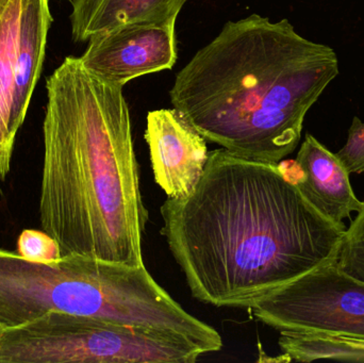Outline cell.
<instances>
[{"mask_svg":"<svg viewBox=\"0 0 364 363\" xmlns=\"http://www.w3.org/2000/svg\"><path fill=\"white\" fill-rule=\"evenodd\" d=\"M70 1H72V0H70Z\"/></svg>","mask_w":364,"mask_h":363,"instance_id":"9a60e30c","label":"cell"},{"mask_svg":"<svg viewBox=\"0 0 364 363\" xmlns=\"http://www.w3.org/2000/svg\"><path fill=\"white\" fill-rule=\"evenodd\" d=\"M162 234L191 293L248 308L273 290L337 262L344 224L320 212L279 163L208 153L188 195L166 198Z\"/></svg>","mask_w":364,"mask_h":363,"instance_id":"6da1fadb","label":"cell"},{"mask_svg":"<svg viewBox=\"0 0 364 363\" xmlns=\"http://www.w3.org/2000/svg\"><path fill=\"white\" fill-rule=\"evenodd\" d=\"M145 140L157 185L168 198L188 195L205 170L207 140L175 108L147 114Z\"/></svg>","mask_w":364,"mask_h":363,"instance_id":"ba28073f","label":"cell"},{"mask_svg":"<svg viewBox=\"0 0 364 363\" xmlns=\"http://www.w3.org/2000/svg\"><path fill=\"white\" fill-rule=\"evenodd\" d=\"M123 87L76 57L47 78L38 212L62 256L141 266L149 215Z\"/></svg>","mask_w":364,"mask_h":363,"instance_id":"7a4b0ae2","label":"cell"},{"mask_svg":"<svg viewBox=\"0 0 364 363\" xmlns=\"http://www.w3.org/2000/svg\"><path fill=\"white\" fill-rule=\"evenodd\" d=\"M201 355L173 332L59 311L0 327V363H194Z\"/></svg>","mask_w":364,"mask_h":363,"instance_id":"277c9868","label":"cell"},{"mask_svg":"<svg viewBox=\"0 0 364 363\" xmlns=\"http://www.w3.org/2000/svg\"><path fill=\"white\" fill-rule=\"evenodd\" d=\"M292 166L279 163L284 174L294 181L306 198L325 217L344 224L358 212L363 202L357 198L350 173L337 153H331L312 134H306Z\"/></svg>","mask_w":364,"mask_h":363,"instance_id":"9c48e42d","label":"cell"},{"mask_svg":"<svg viewBox=\"0 0 364 363\" xmlns=\"http://www.w3.org/2000/svg\"><path fill=\"white\" fill-rule=\"evenodd\" d=\"M250 309L280 334L323 332L364 338V283L340 270L337 262L273 290Z\"/></svg>","mask_w":364,"mask_h":363,"instance_id":"5b68a950","label":"cell"},{"mask_svg":"<svg viewBox=\"0 0 364 363\" xmlns=\"http://www.w3.org/2000/svg\"><path fill=\"white\" fill-rule=\"evenodd\" d=\"M331 47L289 19L252 14L225 23L176 75L171 102L210 142L279 163L296 149L306 114L339 75Z\"/></svg>","mask_w":364,"mask_h":363,"instance_id":"3957f363","label":"cell"},{"mask_svg":"<svg viewBox=\"0 0 364 363\" xmlns=\"http://www.w3.org/2000/svg\"><path fill=\"white\" fill-rule=\"evenodd\" d=\"M82 65L100 80L124 87L144 75L174 67L176 23L126 25L90 38Z\"/></svg>","mask_w":364,"mask_h":363,"instance_id":"52a82bcc","label":"cell"},{"mask_svg":"<svg viewBox=\"0 0 364 363\" xmlns=\"http://www.w3.org/2000/svg\"><path fill=\"white\" fill-rule=\"evenodd\" d=\"M188 0H72V36L87 42L102 32L136 23H176Z\"/></svg>","mask_w":364,"mask_h":363,"instance_id":"30bf717a","label":"cell"},{"mask_svg":"<svg viewBox=\"0 0 364 363\" xmlns=\"http://www.w3.org/2000/svg\"><path fill=\"white\" fill-rule=\"evenodd\" d=\"M350 174L364 173V123L355 117L346 145L337 153Z\"/></svg>","mask_w":364,"mask_h":363,"instance_id":"5bb4252c","label":"cell"},{"mask_svg":"<svg viewBox=\"0 0 364 363\" xmlns=\"http://www.w3.org/2000/svg\"><path fill=\"white\" fill-rule=\"evenodd\" d=\"M53 23L49 0H0V181L42 72Z\"/></svg>","mask_w":364,"mask_h":363,"instance_id":"8992f818","label":"cell"},{"mask_svg":"<svg viewBox=\"0 0 364 363\" xmlns=\"http://www.w3.org/2000/svg\"><path fill=\"white\" fill-rule=\"evenodd\" d=\"M284 355L299 362L331 359L364 362V338L346 335L282 332L278 341Z\"/></svg>","mask_w":364,"mask_h":363,"instance_id":"8fae6325","label":"cell"},{"mask_svg":"<svg viewBox=\"0 0 364 363\" xmlns=\"http://www.w3.org/2000/svg\"><path fill=\"white\" fill-rule=\"evenodd\" d=\"M16 253L29 261L50 262L61 257L57 241L44 230L26 229L19 234Z\"/></svg>","mask_w":364,"mask_h":363,"instance_id":"4fadbf2b","label":"cell"},{"mask_svg":"<svg viewBox=\"0 0 364 363\" xmlns=\"http://www.w3.org/2000/svg\"><path fill=\"white\" fill-rule=\"evenodd\" d=\"M337 266L353 278L364 283V202L342 237Z\"/></svg>","mask_w":364,"mask_h":363,"instance_id":"7c38bea8","label":"cell"}]
</instances>
